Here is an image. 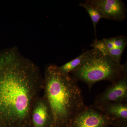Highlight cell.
I'll return each mask as SVG.
<instances>
[{
  "mask_svg": "<svg viewBox=\"0 0 127 127\" xmlns=\"http://www.w3.org/2000/svg\"><path fill=\"white\" fill-rule=\"evenodd\" d=\"M107 102L127 103V75L113 83L97 95L93 104Z\"/></svg>",
  "mask_w": 127,
  "mask_h": 127,
  "instance_id": "5",
  "label": "cell"
},
{
  "mask_svg": "<svg viewBox=\"0 0 127 127\" xmlns=\"http://www.w3.org/2000/svg\"><path fill=\"white\" fill-rule=\"evenodd\" d=\"M79 5L84 8L87 12L92 21L95 37V39H97L96 34V27L97 25L101 19L103 18L102 13L99 9L90 3L85 1L83 3H80Z\"/></svg>",
  "mask_w": 127,
  "mask_h": 127,
  "instance_id": "9",
  "label": "cell"
},
{
  "mask_svg": "<svg viewBox=\"0 0 127 127\" xmlns=\"http://www.w3.org/2000/svg\"><path fill=\"white\" fill-rule=\"evenodd\" d=\"M43 89L53 115L52 127H68L85 106L77 81L70 74L61 72L58 66L48 64L45 69Z\"/></svg>",
  "mask_w": 127,
  "mask_h": 127,
  "instance_id": "2",
  "label": "cell"
},
{
  "mask_svg": "<svg viewBox=\"0 0 127 127\" xmlns=\"http://www.w3.org/2000/svg\"><path fill=\"white\" fill-rule=\"evenodd\" d=\"M43 83L39 67L17 48L0 51V127H32V109Z\"/></svg>",
  "mask_w": 127,
  "mask_h": 127,
  "instance_id": "1",
  "label": "cell"
},
{
  "mask_svg": "<svg viewBox=\"0 0 127 127\" xmlns=\"http://www.w3.org/2000/svg\"><path fill=\"white\" fill-rule=\"evenodd\" d=\"M32 127H52L53 117L51 108L44 96H40L34 103L31 114Z\"/></svg>",
  "mask_w": 127,
  "mask_h": 127,
  "instance_id": "7",
  "label": "cell"
},
{
  "mask_svg": "<svg viewBox=\"0 0 127 127\" xmlns=\"http://www.w3.org/2000/svg\"><path fill=\"white\" fill-rule=\"evenodd\" d=\"M101 11L103 18L122 22L126 18L127 9L121 0H87Z\"/></svg>",
  "mask_w": 127,
  "mask_h": 127,
  "instance_id": "6",
  "label": "cell"
},
{
  "mask_svg": "<svg viewBox=\"0 0 127 127\" xmlns=\"http://www.w3.org/2000/svg\"><path fill=\"white\" fill-rule=\"evenodd\" d=\"M71 75L77 81L86 83L91 89L101 81L112 83L127 75V62L123 64L93 48L85 52L81 63Z\"/></svg>",
  "mask_w": 127,
  "mask_h": 127,
  "instance_id": "3",
  "label": "cell"
},
{
  "mask_svg": "<svg viewBox=\"0 0 127 127\" xmlns=\"http://www.w3.org/2000/svg\"><path fill=\"white\" fill-rule=\"evenodd\" d=\"M85 55V52L83 53L76 58L73 59L61 66H58V68L61 72L66 74H69L75 70L81 63Z\"/></svg>",
  "mask_w": 127,
  "mask_h": 127,
  "instance_id": "11",
  "label": "cell"
},
{
  "mask_svg": "<svg viewBox=\"0 0 127 127\" xmlns=\"http://www.w3.org/2000/svg\"><path fill=\"white\" fill-rule=\"evenodd\" d=\"M108 51L112 49L119 48L125 50L127 45V38L125 36H119L110 38H103Z\"/></svg>",
  "mask_w": 127,
  "mask_h": 127,
  "instance_id": "10",
  "label": "cell"
},
{
  "mask_svg": "<svg viewBox=\"0 0 127 127\" xmlns=\"http://www.w3.org/2000/svg\"><path fill=\"white\" fill-rule=\"evenodd\" d=\"M92 106L113 121H127V103L107 102Z\"/></svg>",
  "mask_w": 127,
  "mask_h": 127,
  "instance_id": "8",
  "label": "cell"
},
{
  "mask_svg": "<svg viewBox=\"0 0 127 127\" xmlns=\"http://www.w3.org/2000/svg\"><path fill=\"white\" fill-rule=\"evenodd\" d=\"M113 121L92 105L84 106L68 127H110Z\"/></svg>",
  "mask_w": 127,
  "mask_h": 127,
  "instance_id": "4",
  "label": "cell"
},
{
  "mask_svg": "<svg viewBox=\"0 0 127 127\" xmlns=\"http://www.w3.org/2000/svg\"><path fill=\"white\" fill-rule=\"evenodd\" d=\"M111 127H127V121L117 120L113 121Z\"/></svg>",
  "mask_w": 127,
  "mask_h": 127,
  "instance_id": "12",
  "label": "cell"
},
{
  "mask_svg": "<svg viewBox=\"0 0 127 127\" xmlns=\"http://www.w3.org/2000/svg\"></svg>",
  "mask_w": 127,
  "mask_h": 127,
  "instance_id": "13",
  "label": "cell"
}]
</instances>
